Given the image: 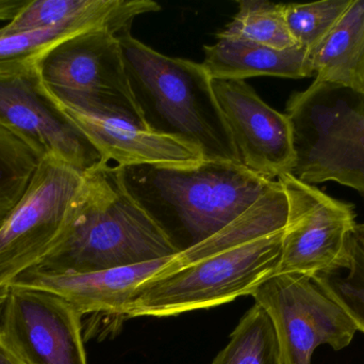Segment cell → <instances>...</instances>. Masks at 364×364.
<instances>
[{
  "label": "cell",
  "mask_w": 364,
  "mask_h": 364,
  "mask_svg": "<svg viewBox=\"0 0 364 364\" xmlns=\"http://www.w3.org/2000/svg\"><path fill=\"white\" fill-rule=\"evenodd\" d=\"M117 171L132 200L179 251L226 228L278 184L243 165L207 160L117 167Z\"/></svg>",
  "instance_id": "6da1fadb"
},
{
  "label": "cell",
  "mask_w": 364,
  "mask_h": 364,
  "mask_svg": "<svg viewBox=\"0 0 364 364\" xmlns=\"http://www.w3.org/2000/svg\"><path fill=\"white\" fill-rule=\"evenodd\" d=\"M178 252L127 194L117 167L105 164L85 173L63 234L31 271L92 273L153 262Z\"/></svg>",
  "instance_id": "7a4b0ae2"
},
{
  "label": "cell",
  "mask_w": 364,
  "mask_h": 364,
  "mask_svg": "<svg viewBox=\"0 0 364 364\" xmlns=\"http://www.w3.org/2000/svg\"><path fill=\"white\" fill-rule=\"evenodd\" d=\"M117 38L147 128L193 145L207 162L242 165L203 63L162 55L130 31Z\"/></svg>",
  "instance_id": "3957f363"
},
{
  "label": "cell",
  "mask_w": 364,
  "mask_h": 364,
  "mask_svg": "<svg viewBox=\"0 0 364 364\" xmlns=\"http://www.w3.org/2000/svg\"><path fill=\"white\" fill-rule=\"evenodd\" d=\"M292 175L316 185L337 182L364 196V93L314 83L289 98Z\"/></svg>",
  "instance_id": "277c9868"
},
{
  "label": "cell",
  "mask_w": 364,
  "mask_h": 364,
  "mask_svg": "<svg viewBox=\"0 0 364 364\" xmlns=\"http://www.w3.org/2000/svg\"><path fill=\"white\" fill-rule=\"evenodd\" d=\"M284 230L190 263L139 286L123 318H166L252 295L275 275Z\"/></svg>",
  "instance_id": "5b68a950"
},
{
  "label": "cell",
  "mask_w": 364,
  "mask_h": 364,
  "mask_svg": "<svg viewBox=\"0 0 364 364\" xmlns=\"http://www.w3.org/2000/svg\"><path fill=\"white\" fill-rule=\"evenodd\" d=\"M85 173L55 157L41 160L21 200L0 226V303L63 234Z\"/></svg>",
  "instance_id": "8992f818"
},
{
  "label": "cell",
  "mask_w": 364,
  "mask_h": 364,
  "mask_svg": "<svg viewBox=\"0 0 364 364\" xmlns=\"http://www.w3.org/2000/svg\"><path fill=\"white\" fill-rule=\"evenodd\" d=\"M34 63L47 89L60 91L51 93L58 100L110 109L147 128L113 32H81L58 43Z\"/></svg>",
  "instance_id": "52a82bcc"
},
{
  "label": "cell",
  "mask_w": 364,
  "mask_h": 364,
  "mask_svg": "<svg viewBox=\"0 0 364 364\" xmlns=\"http://www.w3.org/2000/svg\"><path fill=\"white\" fill-rule=\"evenodd\" d=\"M0 126L41 160L55 157L82 173L106 164L51 95L34 60L0 64Z\"/></svg>",
  "instance_id": "ba28073f"
},
{
  "label": "cell",
  "mask_w": 364,
  "mask_h": 364,
  "mask_svg": "<svg viewBox=\"0 0 364 364\" xmlns=\"http://www.w3.org/2000/svg\"><path fill=\"white\" fill-rule=\"evenodd\" d=\"M252 296L271 320L282 364H311L318 346L343 350L358 331L344 310L306 276L273 275Z\"/></svg>",
  "instance_id": "9c48e42d"
},
{
  "label": "cell",
  "mask_w": 364,
  "mask_h": 364,
  "mask_svg": "<svg viewBox=\"0 0 364 364\" xmlns=\"http://www.w3.org/2000/svg\"><path fill=\"white\" fill-rule=\"evenodd\" d=\"M288 197V222L277 274L314 278L346 269L357 222L353 203L338 200L292 173L278 177Z\"/></svg>",
  "instance_id": "30bf717a"
},
{
  "label": "cell",
  "mask_w": 364,
  "mask_h": 364,
  "mask_svg": "<svg viewBox=\"0 0 364 364\" xmlns=\"http://www.w3.org/2000/svg\"><path fill=\"white\" fill-rule=\"evenodd\" d=\"M81 320L58 295L17 284L0 303V336L23 364H87Z\"/></svg>",
  "instance_id": "8fae6325"
},
{
  "label": "cell",
  "mask_w": 364,
  "mask_h": 364,
  "mask_svg": "<svg viewBox=\"0 0 364 364\" xmlns=\"http://www.w3.org/2000/svg\"><path fill=\"white\" fill-rule=\"evenodd\" d=\"M212 85L241 164L274 181L292 172L295 151L286 113L269 106L246 81L213 80Z\"/></svg>",
  "instance_id": "7c38bea8"
},
{
  "label": "cell",
  "mask_w": 364,
  "mask_h": 364,
  "mask_svg": "<svg viewBox=\"0 0 364 364\" xmlns=\"http://www.w3.org/2000/svg\"><path fill=\"white\" fill-rule=\"evenodd\" d=\"M57 103L85 132L106 164L186 166L203 160L199 150L193 145L151 132L123 115L105 109Z\"/></svg>",
  "instance_id": "4fadbf2b"
},
{
  "label": "cell",
  "mask_w": 364,
  "mask_h": 364,
  "mask_svg": "<svg viewBox=\"0 0 364 364\" xmlns=\"http://www.w3.org/2000/svg\"><path fill=\"white\" fill-rule=\"evenodd\" d=\"M170 258L92 273L29 271L13 284L58 295L82 316L100 313L123 316L126 306L139 286L159 275Z\"/></svg>",
  "instance_id": "5bb4252c"
},
{
  "label": "cell",
  "mask_w": 364,
  "mask_h": 364,
  "mask_svg": "<svg viewBox=\"0 0 364 364\" xmlns=\"http://www.w3.org/2000/svg\"><path fill=\"white\" fill-rule=\"evenodd\" d=\"M160 9L151 0H31L0 31L13 33L74 25L109 30L119 36L130 31L136 16Z\"/></svg>",
  "instance_id": "9a60e30c"
},
{
  "label": "cell",
  "mask_w": 364,
  "mask_h": 364,
  "mask_svg": "<svg viewBox=\"0 0 364 364\" xmlns=\"http://www.w3.org/2000/svg\"><path fill=\"white\" fill-rule=\"evenodd\" d=\"M203 66L212 80H244L252 77L308 78L314 75L307 49L299 45L277 49L230 36L203 46Z\"/></svg>",
  "instance_id": "2e32d148"
},
{
  "label": "cell",
  "mask_w": 364,
  "mask_h": 364,
  "mask_svg": "<svg viewBox=\"0 0 364 364\" xmlns=\"http://www.w3.org/2000/svg\"><path fill=\"white\" fill-rule=\"evenodd\" d=\"M310 60L316 83L364 93V0H353Z\"/></svg>",
  "instance_id": "e0dca14e"
},
{
  "label": "cell",
  "mask_w": 364,
  "mask_h": 364,
  "mask_svg": "<svg viewBox=\"0 0 364 364\" xmlns=\"http://www.w3.org/2000/svg\"><path fill=\"white\" fill-rule=\"evenodd\" d=\"M211 364H282L273 325L262 308L255 303L246 311Z\"/></svg>",
  "instance_id": "ac0fdd59"
},
{
  "label": "cell",
  "mask_w": 364,
  "mask_h": 364,
  "mask_svg": "<svg viewBox=\"0 0 364 364\" xmlns=\"http://www.w3.org/2000/svg\"><path fill=\"white\" fill-rule=\"evenodd\" d=\"M232 21L216 36H230L277 49L297 45L284 16V4L267 0H240Z\"/></svg>",
  "instance_id": "d6986e66"
},
{
  "label": "cell",
  "mask_w": 364,
  "mask_h": 364,
  "mask_svg": "<svg viewBox=\"0 0 364 364\" xmlns=\"http://www.w3.org/2000/svg\"><path fill=\"white\" fill-rule=\"evenodd\" d=\"M346 269L312 278L316 286L336 301L364 333V246L353 233Z\"/></svg>",
  "instance_id": "ffe728a7"
},
{
  "label": "cell",
  "mask_w": 364,
  "mask_h": 364,
  "mask_svg": "<svg viewBox=\"0 0 364 364\" xmlns=\"http://www.w3.org/2000/svg\"><path fill=\"white\" fill-rule=\"evenodd\" d=\"M41 158L0 126V216H8L25 194Z\"/></svg>",
  "instance_id": "44dd1931"
},
{
  "label": "cell",
  "mask_w": 364,
  "mask_h": 364,
  "mask_svg": "<svg viewBox=\"0 0 364 364\" xmlns=\"http://www.w3.org/2000/svg\"><path fill=\"white\" fill-rule=\"evenodd\" d=\"M353 0H322L311 4H284L291 36L299 46L312 53L331 31Z\"/></svg>",
  "instance_id": "7402d4cb"
},
{
  "label": "cell",
  "mask_w": 364,
  "mask_h": 364,
  "mask_svg": "<svg viewBox=\"0 0 364 364\" xmlns=\"http://www.w3.org/2000/svg\"><path fill=\"white\" fill-rule=\"evenodd\" d=\"M85 31L90 30L74 25L13 33L0 31V64L36 60L61 41Z\"/></svg>",
  "instance_id": "603a6c76"
},
{
  "label": "cell",
  "mask_w": 364,
  "mask_h": 364,
  "mask_svg": "<svg viewBox=\"0 0 364 364\" xmlns=\"http://www.w3.org/2000/svg\"><path fill=\"white\" fill-rule=\"evenodd\" d=\"M31 0H0V21H11L21 13Z\"/></svg>",
  "instance_id": "cb8c5ba5"
},
{
  "label": "cell",
  "mask_w": 364,
  "mask_h": 364,
  "mask_svg": "<svg viewBox=\"0 0 364 364\" xmlns=\"http://www.w3.org/2000/svg\"><path fill=\"white\" fill-rule=\"evenodd\" d=\"M0 364H23L0 336Z\"/></svg>",
  "instance_id": "d4e9b609"
},
{
  "label": "cell",
  "mask_w": 364,
  "mask_h": 364,
  "mask_svg": "<svg viewBox=\"0 0 364 364\" xmlns=\"http://www.w3.org/2000/svg\"><path fill=\"white\" fill-rule=\"evenodd\" d=\"M354 233L359 241L364 246V222L363 224H357Z\"/></svg>",
  "instance_id": "484cf974"
},
{
  "label": "cell",
  "mask_w": 364,
  "mask_h": 364,
  "mask_svg": "<svg viewBox=\"0 0 364 364\" xmlns=\"http://www.w3.org/2000/svg\"><path fill=\"white\" fill-rule=\"evenodd\" d=\"M6 216H0V226H1L2 222H4V219H6Z\"/></svg>",
  "instance_id": "4316f807"
}]
</instances>
